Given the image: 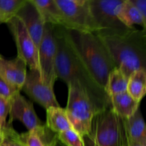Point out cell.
I'll use <instances>...</instances> for the list:
<instances>
[{"instance_id":"cell-1","label":"cell","mask_w":146,"mask_h":146,"mask_svg":"<svg viewBox=\"0 0 146 146\" xmlns=\"http://www.w3.org/2000/svg\"><path fill=\"white\" fill-rule=\"evenodd\" d=\"M56 52L55 69L57 78L62 79L67 86L81 88L89 98L97 112L111 106L109 97L86 68L67 42L63 27H54Z\"/></svg>"},{"instance_id":"cell-2","label":"cell","mask_w":146,"mask_h":146,"mask_svg":"<svg viewBox=\"0 0 146 146\" xmlns=\"http://www.w3.org/2000/svg\"><path fill=\"white\" fill-rule=\"evenodd\" d=\"M106 48L115 67L129 78L146 66V33L132 27L125 30H99L95 32Z\"/></svg>"},{"instance_id":"cell-3","label":"cell","mask_w":146,"mask_h":146,"mask_svg":"<svg viewBox=\"0 0 146 146\" xmlns=\"http://www.w3.org/2000/svg\"><path fill=\"white\" fill-rule=\"evenodd\" d=\"M63 30L71 48L96 82L104 89L108 75L116 67L100 38L96 33Z\"/></svg>"},{"instance_id":"cell-4","label":"cell","mask_w":146,"mask_h":146,"mask_svg":"<svg viewBox=\"0 0 146 146\" xmlns=\"http://www.w3.org/2000/svg\"><path fill=\"white\" fill-rule=\"evenodd\" d=\"M68 94L65 109L71 127L81 137L91 134L93 119L97 111L88 96L80 88L68 86Z\"/></svg>"},{"instance_id":"cell-5","label":"cell","mask_w":146,"mask_h":146,"mask_svg":"<svg viewBox=\"0 0 146 146\" xmlns=\"http://www.w3.org/2000/svg\"><path fill=\"white\" fill-rule=\"evenodd\" d=\"M64 17V29L81 32L98 31L90 8L89 0H55Z\"/></svg>"},{"instance_id":"cell-6","label":"cell","mask_w":146,"mask_h":146,"mask_svg":"<svg viewBox=\"0 0 146 146\" xmlns=\"http://www.w3.org/2000/svg\"><path fill=\"white\" fill-rule=\"evenodd\" d=\"M88 137L94 146H118V118L111 106L96 114Z\"/></svg>"},{"instance_id":"cell-7","label":"cell","mask_w":146,"mask_h":146,"mask_svg":"<svg viewBox=\"0 0 146 146\" xmlns=\"http://www.w3.org/2000/svg\"><path fill=\"white\" fill-rule=\"evenodd\" d=\"M54 27L45 24L41 44L38 48V62L40 77L43 82L54 88L57 76L56 74V47Z\"/></svg>"},{"instance_id":"cell-8","label":"cell","mask_w":146,"mask_h":146,"mask_svg":"<svg viewBox=\"0 0 146 146\" xmlns=\"http://www.w3.org/2000/svg\"><path fill=\"white\" fill-rule=\"evenodd\" d=\"M123 1V0H89L91 14L98 31L128 29L117 17V10Z\"/></svg>"},{"instance_id":"cell-9","label":"cell","mask_w":146,"mask_h":146,"mask_svg":"<svg viewBox=\"0 0 146 146\" xmlns=\"http://www.w3.org/2000/svg\"><path fill=\"white\" fill-rule=\"evenodd\" d=\"M14 36L17 48V56L23 60L31 70H38V49L25 27L19 19L14 17L7 23Z\"/></svg>"},{"instance_id":"cell-10","label":"cell","mask_w":146,"mask_h":146,"mask_svg":"<svg viewBox=\"0 0 146 146\" xmlns=\"http://www.w3.org/2000/svg\"><path fill=\"white\" fill-rule=\"evenodd\" d=\"M21 91L46 110L50 107L60 106L56 98L54 88H51L41 81L38 70L29 69L27 71L25 82Z\"/></svg>"},{"instance_id":"cell-11","label":"cell","mask_w":146,"mask_h":146,"mask_svg":"<svg viewBox=\"0 0 146 146\" xmlns=\"http://www.w3.org/2000/svg\"><path fill=\"white\" fill-rule=\"evenodd\" d=\"M10 120L9 125H11L14 120L21 121L28 131L44 125L36 114L33 104L26 99L20 92L17 93L10 99Z\"/></svg>"},{"instance_id":"cell-12","label":"cell","mask_w":146,"mask_h":146,"mask_svg":"<svg viewBox=\"0 0 146 146\" xmlns=\"http://www.w3.org/2000/svg\"><path fill=\"white\" fill-rule=\"evenodd\" d=\"M15 17L21 21L38 49L44 34L45 23L36 7L31 0H27Z\"/></svg>"},{"instance_id":"cell-13","label":"cell","mask_w":146,"mask_h":146,"mask_svg":"<svg viewBox=\"0 0 146 146\" xmlns=\"http://www.w3.org/2000/svg\"><path fill=\"white\" fill-rule=\"evenodd\" d=\"M27 73V64L19 57L7 60L0 56V77L19 91L24 86Z\"/></svg>"},{"instance_id":"cell-14","label":"cell","mask_w":146,"mask_h":146,"mask_svg":"<svg viewBox=\"0 0 146 146\" xmlns=\"http://www.w3.org/2000/svg\"><path fill=\"white\" fill-rule=\"evenodd\" d=\"M18 139L26 146H56L57 134L51 132L46 124L23 133H18Z\"/></svg>"},{"instance_id":"cell-15","label":"cell","mask_w":146,"mask_h":146,"mask_svg":"<svg viewBox=\"0 0 146 146\" xmlns=\"http://www.w3.org/2000/svg\"><path fill=\"white\" fill-rule=\"evenodd\" d=\"M39 11L45 24L65 28L64 17L55 0H31Z\"/></svg>"},{"instance_id":"cell-16","label":"cell","mask_w":146,"mask_h":146,"mask_svg":"<svg viewBox=\"0 0 146 146\" xmlns=\"http://www.w3.org/2000/svg\"><path fill=\"white\" fill-rule=\"evenodd\" d=\"M111 106L117 116L128 119L139 108L140 103L134 100L127 91L110 97Z\"/></svg>"},{"instance_id":"cell-17","label":"cell","mask_w":146,"mask_h":146,"mask_svg":"<svg viewBox=\"0 0 146 146\" xmlns=\"http://www.w3.org/2000/svg\"><path fill=\"white\" fill-rule=\"evenodd\" d=\"M117 17L128 28H132L134 24H137L145 30L146 19L142 17L129 0H123L119 6L117 10Z\"/></svg>"},{"instance_id":"cell-18","label":"cell","mask_w":146,"mask_h":146,"mask_svg":"<svg viewBox=\"0 0 146 146\" xmlns=\"http://www.w3.org/2000/svg\"><path fill=\"white\" fill-rule=\"evenodd\" d=\"M46 126L56 134L72 128L67 118L65 109L61 106L47 108Z\"/></svg>"},{"instance_id":"cell-19","label":"cell","mask_w":146,"mask_h":146,"mask_svg":"<svg viewBox=\"0 0 146 146\" xmlns=\"http://www.w3.org/2000/svg\"><path fill=\"white\" fill-rule=\"evenodd\" d=\"M127 92L138 102L141 103L146 93V71L145 68L136 70L128 78Z\"/></svg>"},{"instance_id":"cell-20","label":"cell","mask_w":146,"mask_h":146,"mask_svg":"<svg viewBox=\"0 0 146 146\" xmlns=\"http://www.w3.org/2000/svg\"><path fill=\"white\" fill-rule=\"evenodd\" d=\"M125 125L128 134L133 141L146 145L145 124L139 108L132 116L125 119Z\"/></svg>"},{"instance_id":"cell-21","label":"cell","mask_w":146,"mask_h":146,"mask_svg":"<svg viewBox=\"0 0 146 146\" xmlns=\"http://www.w3.org/2000/svg\"><path fill=\"white\" fill-rule=\"evenodd\" d=\"M128 78L118 68L109 74L105 86V91L108 97L127 91Z\"/></svg>"},{"instance_id":"cell-22","label":"cell","mask_w":146,"mask_h":146,"mask_svg":"<svg viewBox=\"0 0 146 146\" xmlns=\"http://www.w3.org/2000/svg\"><path fill=\"white\" fill-rule=\"evenodd\" d=\"M27 0H0V20L7 22L16 17Z\"/></svg>"},{"instance_id":"cell-23","label":"cell","mask_w":146,"mask_h":146,"mask_svg":"<svg viewBox=\"0 0 146 146\" xmlns=\"http://www.w3.org/2000/svg\"><path fill=\"white\" fill-rule=\"evenodd\" d=\"M57 139L65 146H85L84 138L73 128L57 134Z\"/></svg>"},{"instance_id":"cell-24","label":"cell","mask_w":146,"mask_h":146,"mask_svg":"<svg viewBox=\"0 0 146 146\" xmlns=\"http://www.w3.org/2000/svg\"><path fill=\"white\" fill-rule=\"evenodd\" d=\"M2 132L4 138L1 146H26L18 139V133L14 130L11 125L7 124Z\"/></svg>"},{"instance_id":"cell-25","label":"cell","mask_w":146,"mask_h":146,"mask_svg":"<svg viewBox=\"0 0 146 146\" xmlns=\"http://www.w3.org/2000/svg\"><path fill=\"white\" fill-rule=\"evenodd\" d=\"M10 111V100L0 96V130L7 127V117Z\"/></svg>"},{"instance_id":"cell-26","label":"cell","mask_w":146,"mask_h":146,"mask_svg":"<svg viewBox=\"0 0 146 146\" xmlns=\"http://www.w3.org/2000/svg\"><path fill=\"white\" fill-rule=\"evenodd\" d=\"M20 92L16 89L14 87L4 81L1 77H0V96L7 99L10 100L13 96L17 93Z\"/></svg>"},{"instance_id":"cell-27","label":"cell","mask_w":146,"mask_h":146,"mask_svg":"<svg viewBox=\"0 0 146 146\" xmlns=\"http://www.w3.org/2000/svg\"><path fill=\"white\" fill-rule=\"evenodd\" d=\"M145 19H146V0H129Z\"/></svg>"},{"instance_id":"cell-28","label":"cell","mask_w":146,"mask_h":146,"mask_svg":"<svg viewBox=\"0 0 146 146\" xmlns=\"http://www.w3.org/2000/svg\"><path fill=\"white\" fill-rule=\"evenodd\" d=\"M127 131H128V130H127ZM128 146H146V145L141 143L136 142V141H133L131 138V137H130L128 132Z\"/></svg>"},{"instance_id":"cell-29","label":"cell","mask_w":146,"mask_h":146,"mask_svg":"<svg viewBox=\"0 0 146 146\" xmlns=\"http://www.w3.org/2000/svg\"><path fill=\"white\" fill-rule=\"evenodd\" d=\"M84 143H85V146H94L92 143V141H91L89 138L88 136L84 137Z\"/></svg>"},{"instance_id":"cell-30","label":"cell","mask_w":146,"mask_h":146,"mask_svg":"<svg viewBox=\"0 0 146 146\" xmlns=\"http://www.w3.org/2000/svg\"><path fill=\"white\" fill-rule=\"evenodd\" d=\"M4 133H3L2 131H0V146H1V144H2L3 141H4Z\"/></svg>"},{"instance_id":"cell-31","label":"cell","mask_w":146,"mask_h":146,"mask_svg":"<svg viewBox=\"0 0 146 146\" xmlns=\"http://www.w3.org/2000/svg\"><path fill=\"white\" fill-rule=\"evenodd\" d=\"M1 24V20H0V24Z\"/></svg>"},{"instance_id":"cell-32","label":"cell","mask_w":146,"mask_h":146,"mask_svg":"<svg viewBox=\"0 0 146 146\" xmlns=\"http://www.w3.org/2000/svg\"><path fill=\"white\" fill-rule=\"evenodd\" d=\"M0 131H1V130H0Z\"/></svg>"}]
</instances>
